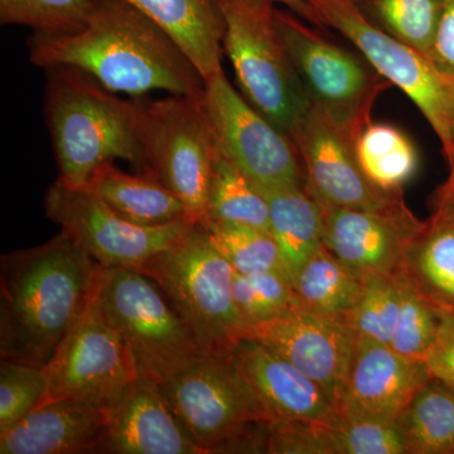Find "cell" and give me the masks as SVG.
<instances>
[{"instance_id":"obj_37","label":"cell","mask_w":454,"mask_h":454,"mask_svg":"<svg viewBox=\"0 0 454 454\" xmlns=\"http://www.w3.org/2000/svg\"><path fill=\"white\" fill-rule=\"evenodd\" d=\"M430 373L454 387V318L444 315L438 339L426 358Z\"/></svg>"},{"instance_id":"obj_19","label":"cell","mask_w":454,"mask_h":454,"mask_svg":"<svg viewBox=\"0 0 454 454\" xmlns=\"http://www.w3.org/2000/svg\"><path fill=\"white\" fill-rule=\"evenodd\" d=\"M231 355L273 424L333 423L339 418L333 400L317 382L259 340H241Z\"/></svg>"},{"instance_id":"obj_17","label":"cell","mask_w":454,"mask_h":454,"mask_svg":"<svg viewBox=\"0 0 454 454\" xmlns=\"http://www.w3.org/2000/svg\"><path fill=\"white\" fill-rule=\"evenodd\" d=\"M430 378L426 361L403 356L389 345L360 337L337 411L342 417L396 423Z\"/></svg>"},{"instance_id":"obj_20","label":"cell","mask_w":454,"mask_h":454,"mask_svg":"<svg viewBox=\"0 0 454 454\" xmlns=\"http://www.w3.org/2000/svg\"><path fill=\"white\" fill-rule=\"evenodd\" d=\"M107 409L73 399L46 400L0 434V454L100 452Z\"/></svg>"},{"instance_id":"obj_12","label":"cell","mask_w":454,"mask_h":454,"mask_svg":"<svg viewBox=\"0 0 454 454\" xmlns=\"http://www.w3.org/2000/svg\"><path fill=\"white\" fill-rule=\"evenodd\" d=\"M47 217L61 227L86 255L103 268L139 269L187 234L190 221L167 226H140L106 205L89 188L57 179L44 197Z\"/></svg>"},{"instance_id":"obj_30","label":"cell","mask_w":454,"mask_h":454,"mask_svg":"<svg viewBox=\"0 0 454 454\" xmlns=\"http://www.w3.org/2000/svg\"><path fill=\"white\" fill-rule=\"evenodd\" d=\"M200 223L205 227L212 243L225 256L236 273L249 276L276 271L289 277L282 253L270 232L216 221Z\"/></svg>"},{"instance_id":"obj_24","label":"cell","mask_w":454,"mask_h":454,"mask_svg":"<svg viewBox=\"0 0 454 454\" xmlns=\"http://www.w3.org/2000/svg\"><path fill=\"white\" fill-rule=\"evenodd\" d=\"M88 188L137 225L157 227L190 221L184 202L168 187L148 175H129L114 162L103 164Z\"/></svg>"},{"instance_id":"obj_8","label":"cell","mask_w":454,"mask_h":454,"mask_svg":"<svg viewBox=\"0 0 454 454\" xmlns=\"http://www.w3.org/2000/svg\"><path fill=\"white\" fill-rule=\"evenodd\" d=\"M223 14V52L241 94L258 112L291 137L310 103L293 67L276 22L271 0H216Z\"/></svg>"},{"instance_id":"obj_7","label":"cell","mask_w":454,"mask_h":454,"mask_svg":"<svg viewBox=\"0 0 454 454\" xmlns=\"http://www.w3.org/2000/svg\"><path fill=\"white\" fill-rule=\"evenodd\" d=\"M231 352L202 357L160 385L203 454L262 450L256 441L268 448L273 418Z\"/></svg>"},{"instance_id":"obj_36","label":"cell","mask_w":454,"mask_h":454,"mask_svg":"<svg viewBox=\"0 0 454 454\" xmlns=\"http://www.w3.org/2000/svg\"><path fill=\"white\" fill-rule=\"evenodd\" d=\"M43 367L2 358L0 363V434L20 422L46 399Z\"/></svg>"},{"instance_id":"obj_38","label":"cell","mask_w":454,"mask_h":454,"mask_svg":"<svg viewBox=\"0 0 454 454\" xmlns=\"http://www.w3.org/2000/svg\"><path fill=\"white\" fill-rule=\"evenodd\" d=\"M430 59L454 77V0H442Z\"/></svg>"},{"instance_id":"obj_10","label":"cell","mask_w":454,"mask_h":454,"mask_svg":"<svg viewBox=\"0 0 454 454\" xmlns=\"http://www.w3.org/2000/svg\"><path fill=\"white\" fill-rule=\"evenodd\" d=\"M276 22L293 67L313 106L354 138L372 121L376 98L387 80L357 56L337 46L288 9L276 8Z\"/></svg>"},{"instance_id":"obj_25","label":"cell","mask_w":454,"mask_h":454,"mask_svg":"<svg viewBox=\"0 0 454 454\" xmlns=\"http://www.w3.org/2000/svg\"><path fill=\"white\" fill-rule=\"evenodd\" d=\"M260 191L270 210V234L293 279L304 262L324 247L321 205L304 187Z\"/></svg>"},{"instance_id":"obj_31","label":"cell","mask_w":454,"mask_h":454,"mask_svg":"<svg viewBox=\"0 0 454 454\" xmlns=\"http://www.w3.org/2000/svg\"><path fill=\"white\" fill-rule=\"evenodd\" d=\"M376 25L430 57L442 0H356Z\"/></svg>"},{"instance_id":"obj_39","label":"cell","mask_w":454,"mask_h":454,"mask_svg":"<svg viewBox=\"0 0 454 454\" xmlns=\"http://www.w3.org/2000/svg\"><path fill=\"white\" fill-rule=\"evenodd\" d=\"M271 2L283 4L286 9L297 14L298 17L306 20V22L312 23V25L315 26L324 27L322 23L319 22L315 11H313L312 7H310L306 0H271Z\"/></svg>"},{"instance_id":"obj_14","label":"cell","mask_w":454,"mask_h":454,"mask_svg":"<svg viewBox=\"0 0 454 454\" xmlns=\"http://www.w3.org/2000/svg\"><path fill=\"white\" fill-rule=\"evenodd\" d=\"M291 138L306 173L304 188L317 201L363 210H384L405 202L403 191L381 190L366 177L357 160V139L318 107H310Z\"/></svg>"},{"instance_id":"obj_11","label":"cell","mask_w":454,"mask_h":454,"mask_svg":"<svg viewBox=\"0 0 454 454\" xmlns=\"http://www.w3.org/2000/svg\"><path fill=\"white\" fill-rule=\"evenodd\" d=\"M203 103L219 153L259 190L306 187V173L291 137L258 112L223 70L205 80Z\"/></svg>"},{"instance_id":"obj_34","label":"cell","mask_w":454,"mask_h":454,"mask_svg":"<svg viewBox=\"0 0 454 454\" xmlns=\"http://www.w3.org/2000/svg\"><path fill=\"white\" fill-rule=\"evenodd\" d=\"M400 276L365 280L356 306L343 316L361 339L389 345L402 313Z\"/></svg>"},{"instance_id":"obj_26","label":"cell","mask_w":454,"mask_h":454,"mask_svg":"<svg viewBox=\"0 0 454 454\" xmlns=\"http://www.w3.org/2000/svg\"><path fill=\"white\" fill-rule=\"evenodd\" d=\"M396 423L409 454H454V387L432 376Z\"/></svg>"},{"instance_id":"obj_18","label":"cell","mask_w":454,"mask_h":454,"mask_svg":"<svg viewBox=\"0 0 454 454\" xmlns=\"http://www.w3.org/2000/svg\"><path fill=\"white\" fill-rule=\"evenodd\" d=\"M100 452L116 454H203L178 419L162 387L137 378L107 408Z\"/></svg>"},{"instance_id":"obj_35","label":"cell","mask_w":454,"mask_h":454,"mask_svg":"<svg viewBox=\"0 0 454 454\" xmlns=\"http://www.w3.org/2000/svg\"><path fill=\"white\" fill-rule=\"evenodd\" d=\"M400 286L402 313L389 346L403 356L426 361L438 339L444 315L420 297L403 273Z\"/></svg>"},{"instance_id":"obj_16","label":"cell","mask_w":454,"mask_h":454,"mask_svg":"<svg viewBox=\"0 0 454 454\" xmlns=\"http://www.w3.org/2000/svg\"><path fill=\"white\" fill-rule=\"evenodd\" d=\"M247 337L273 349L317 382L337 408L360 339L345 317L294 307L250 328Z\"/></svg>"},{"instance_id":"obj_33","label":"cell","mask_w":454,"mask_h":454,"mask_svg":"<svg viewBox=\"0 0 454 454\" xmlns=\"http://www.w3.org/2000/svg\"><path fill=\"white\" fill-rule=\"evenodd\" d=\"M95 0H0L2 25L26 26L40 35H70L88 25Z\"/></svg>"},{"instance_id":"obj_28","label":"cell","mask_w":454,"mask_h":454,"mask_svg":"<svg viewBox=\"0 0 454 454\" xmlns=\"http://www.w3.org/2000/svg\"><path fill=\"white\" fill-rule=\"evenodd\" d=\"M361 169L376 187L402 191L418 169L417 149L396 127L372 122L364 128L356 140Z\"/></svg>"},{"instance_id":"obj_3","label":"cell","mask_w":454,"mask_h":454,"mask_svg":"<svg viewBox=\"0 0 454 454\" xmlns=\"http://www.w3.org/2000/svg\"><path fill=\"white\" fill-rule=\"evenodd\" d=\"M46 71L44 116L59 181L88 188L94 173L115 160H127L140 170L134 98H119L77 68Z\"/></svg>"},{"instance_id":"obj_9","label":"cell","mask_w":454,"mask_h":454,"mask_svg":"<svg viewBox=\"0 0 454 454\" xmlns=\"http://www.w3.org/2000/svg\"><path fill=\"white\" fill-rule=\"evenodd\" d=\"M306 2L322 26L348 38L382 79L413 101L437 136L450 166L454 160V77L426 53L376 25L356 0Z\"/></svg>"},{"instance_id":"obj_32","label":"cell","mask_w":454,"mask_h":454,"mask_svg":"<svg viewBox=\"0 0 454 454\" xmlns=\"http://www.w3.org/2000/svg\"><path fill=\"white\" fill-rule=\"evenodd\" d=\"M232 295L247 334L250 328L298 307L291 278L276 271L249 276L235 271Z\"/></svg>"},{"instance_id":"obj_5","label":"cell","mask_w":454,"mask_h":454,"mask_svg":"<svg viewBox=\"0 0 454 454\" xmlns=\"http://www.w3.org/2000/svg\"><path fill=\"white\" fill-rule=\"evenodd\" d=\"M136 133L143 175L151 176L179 197L191 223L206 216L216 139L202 97L137 98Z\"/></svg>"},{"instance_id":"obj_6","label":"cell","mask_w":454,"mask_h":454,"mask_svg":"<svg viewBox=\"0 0 454 454\" xmlns=\"http://www.w3.org/2000/svg\"><path fill=\"white\" fill-rule=\"evenodd\" d=\"M92 307L121 336L138 378L162 385L206 356L162 289L138 269L103 268Z\"/></svg>"},{"instance_id":"obj_15","label":"cell","mask_w":454,"mask_h":454,"mask_svg":"<svg viewBox=\"0 0 454 454\" xmlns=\"http://www.w3.org/2000/svg\"><path fill=\"white\" fill-rule=\"evenodd\" d=\"M321 205L324 247L363 280L403 273L406 253L422 229L405 202L384 210Z\"/></svg>"},{"instance_id":"obj_22","label":"cell","mask_w":454,"mask_h":454,"mask_svg":"<svg viewBox=\"0 0 454 454\" xmlns=\"http://www.w3.org/2000/svg\"><path fill=\"white\" fill-rule=\"evenodd\" d=\"M403 276L420 297L454 318V191L439 188L434 211L406 253Z\"/></svg>"},{"instance_id":"obj_2","label":"cell","mask_w":454,"mask_h":454,"mask_svg":"<svg viewBox=\"0 0 454 454\" xmlns=\"http://www.w3.org/2000/svg\"><path fill=\"white\" fill-rule=\"evenodd\" d=\"M103 267L64 232L3 255L0 356L44 367L91 309Z\"/></svg>"},{"instance_id":"obj_23","label":"cell","mask_w":454,"mask_h":454,"mask_svg":"<svg viewBox=\"0 0 454 454\" xmlns=\"http://www.w3.org/2000/svg\"><path fill=\"white\" fill-rule=\"evenodd\" d=\"M157 23L190 57L203 79L223 70L225 25L216 0H122Z\"/></svg>"},{"instance_id":"obj_29","label":"cell","mask_w":454,"mask_h":454,"mask_svg":"<svg viewBox=\"0 0 454 454\" xmlns=\"http://www.w3.org/2000/svg\"><path fill=\"white\" fill-rule=\"evenodd\" d=\"M203 221L236 223L270 232L267 199L249 177L220 153Z\"/></svg>"},{"instance_id":"obj_40","label":"cell","mask_w":454,"mask_h":454,"mask_svg":"<svg viewBox=\"0 0 454 454\" xmlns=\"http://www.w3.org/2000/svg\"><path fill=\"white\" fill-rule=\"evenodd\" d=\"M448 168H450V173H448L447 181L444 182L442 188L447 191H454V160L450 166H448Z\"/></svg>"},{"instance_id":"obj_4","label":"cell","mask_w":454,"mask_h":454,"mask_svg":"<svg viewBox=\"0 0 454 454\" xmlns=\"http://www.w3.org/2000/svg\"><path fill=\"white\" fill-rule=\"evenodd\" d=\"M139 270L162 289L206 356L230 354L247 337L232 295L234 268L201 223Z\"/></svg>"},{"instance_id":"obj_21","label":"cell","mask_w":454,"mask_h":454,"mask_svg":"<svg viewBox=\"0 0 454 454\" xmlns=\"http://www.w3.org/2000/svg\"><path fill=\"white\" fill-rule=\"evenodd\" d=\"M267 453L409 454L395 422L339 415L333 423L271 424Z\"/></svg>"},{"instance_id":"obj_27","label":"cell","mask_w":454,"mask_h":454,"mask_svg":"<svg viewBox=\"0 0 454 454\" xmlns=\"http://www.w3.org/2000/svg\"><path fill=\"white\" fill-rule=\"evenodd\" d=\"M298 307L318 315L342 317L356 306L365 280L355 276L322 247L292 279Z\"/></svg>"},{"instance_id":"obj_1","label":"cell","mask_w":454,"mask_h":454,"mask_svg":"<svg viewBox=\"0 0 454 454\" xmlns=\"http://www.w3.org/2000/svg\"><path fill=\"white\" fill-rule=\"evenodd\" d=\"M29 59L38 67H73L115 94L152 91L202 97L199 68L177 42L122 0H95L88 25L70 35L33 33Z\"/></svg>"},{"instance_id":"obj_13","label":"cell","mask_w":454,"mask_h":454,"mask_svg":"<svg viewBox=\"0 0 454 454\" xmlns=\"http://www.w3.org/2000/svg\"><path fill=\"white\" fill-rule=\"evenodd\" d=\"M43 369L47 379L44 402L73 399L106 409L138 378L121 336L92 306Z\"/></svg>"}]
</instances>
